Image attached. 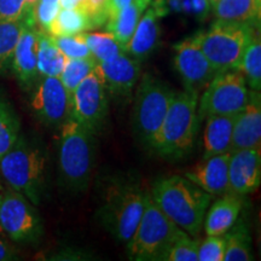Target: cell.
<instances>
[{"label":"cell","mask_w":261,"mask_h":261,"mask_svg":"<svg viewBox=\"0 0 261 261\" xmlns=\"http://www.w3.org/2000/svg\"><path fill=\"white\" fill-rule=\"evenodd\" d=\"M242 149H261V94L249 91V97L236 114L230 152Z\"/></svg>","instance_id":"2e32d148"},{"label":"cell","mask_w":261,"mask_h":261,"mask_svg":"<svg viewBox=\"0 0 261 261\" xmlns=\"http://www.w3.org/2000/svg\"><path fill=\"white\" fill-rule=\"evenodd\" d=\"M0 227L17 243H37L44 233V225L34 204L10 188L0 202Z\"/></svg>","instance_id":"30bf717a"},{"label":"cell","mask_w":261,"mask_h":261,"mask_svg":"<svg viewBox=\"0 0 261 261\" xmlns=\"http://www.w3.org/2000/svg\"><path fill=\"white\" fill-rule=\"evenodd\" d=\"M96 71L109 97L116 100L128 99L140 79V61L123 52L112 62L97 63Z\"/></svg>","instance_id":"5bb4252c"},{"label":"cell","mask_w":261,"mask_h":261,"mask_svg":"<svg viewBox=\"0 0 261 261\" xmlns=\"http://www.w3.org/2000/svg\"><path fill=\"white\" fill-rule=\"evenodd\" d=\"M177 91L154 75L145 74L135 91L132 126L137 139L152 150L156 136Z\"/></svg>","instance_id":"8992f818"},{"label":"cell","mask_w":261,"mask_h":261,"mask_svg":"<svg viewBox=\"0 0 261 261\" xmlns=\"http://www.w3.org/2000/svg\"><path fill=\"white\" fill-rule=\"evenodd\" d=\"M261 182V149L231 152L228 162V192L246 196L256 191Z\"/></svg>","instance_id":"9a60e30c"},{"label":"cell","mask_w":261,"mask_h":261,"mask_svg":"<svg viewBox=\"0 0 261 261\" xmlns=\"http://www.w3.org/2000/svg\"><path fill=\"white\" fill-rule=\"evenodd\" d=\"M46 150L40 142L19 135L0 159V175L10 189L39 205L46 190Z\"/></svg>","instance_id":"3957f363"},{"label":"cell","mask_w":261,"mask_h":261,"mask_svg":"<svg viewBox=\"0 0 261 261\" xmlns=\"http://www.w3.org/2000/svg\"><path fill=\"white\" fill-rule=\"evenodd\" d=\"M149 191L169 220L191 237L200 234L212 195L182 175L159 178Z\"/></svg>","instance_id":"6da1fadb"},{"label":"cell","mask_w":261,"mask_h":261,"mask_svg":"<svg viewBox=\"0 0 261 261\" xmlns=\"http://www.w3.org/2000/svg\"><path fill=\"white\" fill-rule=\"evenodd\" d=\"M24 25L23 19L0 23V73H8L11 70L16 45Z\"/></svg>","instance_id":"f546056e"},{"label":"cell","mask_w":261,"mask_h":261,"mask_svg":"<svg viewBox=\"0 0 261 261\" xmlns=\"http://www.w3.org/2000/svg\"><path fill=\"white\" fill-rule=\"evenodd\" d=\"M173 50V64L180 76L184 89L200 94L215 76L217 70L202 52L195 35L177 42Z\"/></svg>","instance_id":"7c38bea8"},{"label":"cell","mask_w":261,"mask_h":261,"mask_svg":"<svg viewBox=\"0 0 261 261\" xmlns=\"http://www.w3.org/2000/svg\"><path fill=\"white\" fill-rule=\"evenodd\" d=\"M90 19L92 29L107 23L109 16V0H85L80 8Z\"/></svg>","instance_id":"e575fe53"},{"label":"cell","mask_w":261,"mask_h":261,"mask_svg":"<svg viewBox=\"0 0 261 261\" xmlns=\"http://www.w3.org/2000/svg\"><path fill=\"white\" fill-rule=\"evenodd\" d=\"M132 2H135V0H109V16H108V18L114 17L120 10L129 5Z\"/></svg>","instance_id":"f35d334b"},{"label":"cell","mask_w":261,"mask_h":261,"mask_svg":"<svg viewBox=\"0 0 261 261\" xmlns=\"http://www.w3.org/2000/svg\"><path fill=\"white\" fill-rule=\"evenodd\" d=\"M231 152L203 159L202 162L185 172L184 177L212 196L228 192V162Z\"/></svg>","instance_id":"e0dca14e"},{"label":"cell","mask_w":261,"mask_h":261,"mask_svg":"<svg viewBox=\"0 0 261 261\" xmlns=\"http://www.w3.org/2000/svg\"><path fill=\"white\" fill-rule=\"evenodd\" d=\"M178 11H185L196 17H204L212 8L208 0H171Z\"/></svg>","instance_id":"8d00e7d4"},{"label":"cell","mask_w":261,"mask_h":261,"mask_svg":"<svg viewBox=\"0 0 261 261\" xmlns=\"http://www.w3.org/2000/svg\"><path fill=\"white\" fill-rule=\"evenodd\" d=\"M236 114L211 115L205 117L203 130V159L224 154V152H230Z\"/></svg>","instance_id":"44dd1931"},{"label":"cell","mask_w":261,"mask_h":261,"mask_svg":"<svg viewBox=\"0 0 261 261\" xmlns=\"http://www.w3.org/2000/svg\"><path fill=\"white\" fill-rule=\"evenodd\" d=\"M23 9L24 0H0V23L21 21Z\"/></svg>","instance_id":"d590c367"},{"label":"cell","mask_w":261,"mask_h":261,"mask_svg":"<svg viewBox=\"0 0 261 261\" xmlns=\"http://www.w3.org/2000/svg\"><path fill=\"white\" fill-rule=\"evenodd\" d=\"M213 8L217 19L259 24L261 0H218Z\"/></svg>","instance_id":"7402d4cb"},{"label":"cell","mask_w":261,"mask_h":261,"mask_svg":"<svg viewBox=\"0 0 261 261\" xmlns=\"http://www.w3.org/2000/svg\"><path fill=\"white\" fill-rule=\"evenodd\" d=\"M17 259V252L8 242L0 238V261Z\"/></svg>","instance_id":"74e56055"},{"label":"cell","mask_w":261,"mask_h":261,"mask_svg":"<svg viewBox=\"0 0 261 261\" xmlns=\"http://www.w3.org/2000/svg\"><path fill=\"white\" fill-rule=\"evenodd\" d=\"M223 236L225 238V261H250L254 259L249 228L243 219L238 218L233 226Z\"/></svg>","instance_id":"d4e9b609"},{"label":"cell","mask_w":261,"mask_h":261,"mask_svg":"<svg viewBox=\"0 0 261 261\" xmlns=\"http://www.w3.org/2000/svg\"><path fill=\"white\" fill-rule=\"evenodd\" d=\"M85 40L89 46L91 55L98 63H107L112 62L123 54L121 45L117 42L112 33H86L84 32Z\"/></svg>","instance_id":"f1b7e54d"},{"label":"cell","mask_w":261,"mask_h":261,"mask_svg":"<svg viewBox=\"0 0 261 261\" xmlns=\"http://www.w3.org/2000/svg\"><path fill=\"white\" fill-rule=\"evenodd\" d=\"M208 2H210V4H211V6H213L215 3L218 2V0H208Z\"/></svg>","instance_id":"7bdbcfd3"},{"label":"cell","mask_w":261,"mask_h":261,"mask_svg":"<svg viewBox=\"0 0 261 261\" xmlns=\"http://www.w3.org/2000/svg\"><path fill=\"white\" fill-rule=\"evenodd\" d=\"M163 14H165L163 5L158 4H152V6L145 10V12H143L136 31L127 44L126 54H129L130 57L138 61L144 60L150 54H152L159 44V19Z\"/></svg>","instance_id":"d6986e66"},{"label":"cell","mask_w":261,"mask_h":261,"mask_svg":"<svg viewBox=\"0 0 261 261\" xmlns=\"http://www.w3.org/2000/svg\"><path fill=\"white\" fill-rule=\"evenodd\" d=\"M146 2H148V3H149V4H150V3H151V0H146Z\"/></svg>","instance_id":"f6af8a7d"},{"label":"cell","mask_w":261,"mask_h":261,"mask_svg":"<svg viewBox=\"0 0 261 261\" xmlns=\"http://www.w3.org/2000/svg\"><path fill=\"white\" fill-rule=\"evenodd\" d=\"M85 0H60V6L62 9H80Z\"/></svg>","instance_id":"ab89813d"},{"label":"cell","mask_w":261,"mask_h":261,"mask_svg":"<svg viewBox=\"0 0 261 261\" xmlns=\"http://www.w3.org/2000/svg\"><path fill=\"white\" fill-rule=\"evenodd\" d=\"M3 194H4V191L2 190V185H0V202H2V197H3Z\"/></svg>","instance_id":"ee69618b"},{"label":"cell","mask_w":261,"mask_h":261,"mask_svg":"<svg viewBox=\"0 0 261 261\" xmlns=\"http://www.w3.org/2000/svg\"><path fill=\"white\" fill-rule=\"evenodd\" d=\"M136 2H137V3H139V4L142 5L143 8H144V9L148 8V5H149V3L146 2V0H136Z\"/></svg>","instance_id":"60d3db41"},{"label":"cell","mask_w":261,"mask_h":261,"mask_svg":"<svg viewBox=\"0 0 261 261\" xmlns=\"http://www.w3.org/2000/svg\"><path fill=\"white\" fill-rule=\"evenodd\" d=\"M38 40L39 29L25 24L16 45L11 65V70L23 89H29L39 76Z\"/></svg>","instance_id":"ac0fdd59"},{"label":"cell","mask_w":261,"mask_h":261,"mask_svg":"<svg viewBox=\"0 0 261 261\" xmlns=\"http://www.w3.org/2000/svg\"><path fill=\"white\" fill-rule=\"evenodd\" d=\"M98 62L93 57L90 58H74L65 62L63 70L60 75V79L68 92H71L76 89L77 85L83 81L87 75H90L96 68Z\"/></svg>","instance_id":"4dcf8cb0"},{"label":"cell","mask_w":261,"mask_h":261,"mask_svg":"<svg viewBox=\"0 0 261 261\" xmlns=\"http://www.w3.org/2000/svg\"><path fill=\"white\" fill-rule=\"evenodd\" d=\"M31 107L44 125L61 126L70 117V93L60 77L42 76L32 94Z\"/></svg>","instance_id":"4fadbf2b"},{"label":"cell","mask_w":261,"mask_h":261,"mask_svg":"<svg viewBox=\"0 0 261 261\" xmlns=\"http://www.w3.org/2000/svg\"><path fill=\"white\" fill-rule=\"evenodd\" d=\"M39 2H46V3H60V0H39Z\"/></svg>","instance_id":"b9f144b4"},{"label":"cell","mask_w":261,"mask_h":261,"mask_svg":"<svg viewBox=\"0 0 261 261\" xmlns=\"http://www.w3.org/2000/svg\"><path fill=\"white\" fill-rule=\"evenodd\" d=\"M148 191L138 178H114L108 182L97 219L116 241L126 243L132 237L144 211Z\"/></svg>","instance_id":"7a4b0ae2"},{"label":"cell","mask_w":261,"mask_h":261,"mask_svg":"<svg viewBox=\"0 0 261 261\" xmlns=\"http://www.w3.org/2000/svg\"><path fill=\"white\" fill-rule=\"evenodd\" d=\"M90 19L81 9H60L47 28L51 37H65L91 31Z\"/></svg>","instance_id":"484cf974"},{"label":"cell","mask_w":261,"mask_h":261,"mask_svg":"<svg viewBox=\"0 0 261 261\" xmlns=\"http://www.w3.org/2000/svg\"><path fill=\"white\" fill-rule=\"evenodd\" d=\"M255 34L254 24L217 19L207 32L197 33L195 38L204 56L219 73L234 69Z\"/></svg>","instance_id":"52a82bcc"},{"label":"cell","mask_w":261,"mask_h":261,"mask_svg":"<svg viewBox=\"0 0 261 261\" xmlns=\"http://www.w3.org/2000/svg\"><path fill=\"white\" fill-rule=\"evenodd\" d=\"M181 232V228L162 213L148 191L138 226L126 242L127 256L136 261H160L166 248Z\"/></svg>","instance_id":"ba28073f"},{"label":"cell","mask_w":261,"mask_h":261,"mask_svg":"<svg viewBox=\"0 0 261 261\" xmlns=\"http://www.w3.org/2000/svg\"><path fill=\"white\" fill-rule=\"evenodd\" d=\"M234 69L241 71L250 90H261V40L259 33L249 42Z\"/></svg>","instance_id":"4316f807"},{"label":"cell","mask_w":261,"mask_h":261,"mask_svg":"<svg viewBox=\"0 0 261 261\" xmlns=\"http://www.w3.org/2000/svg\"><path fill=\"white\" fill-rule=\"evenodd\" d=\"M94 136L71 116L61 125L58 174L61 184L70 192H81L89 187L96 152Z\"/></svg>","instance_id":"5b68a950"},{"label":"cell","mask_w":261,"mask_h":261,"mask_svg":"<svg viewBox=\"0 0 261 261\" xmlns=\"http://www.w3.org/2000/svg\"><path fill=\"white\" fill-rule=\"evenodd\" d=\"M67 57L55 44L54 38L39 29L38 40V73L39 76H57L63 70Z\"/></svg>","instance_id":"cb8c5ba5"},{"label":"cell","mask_w":261,"mask_h":261,"mask_svg":"<svg viewBox=\"0 0 261 261\" xmlns=\"http://www.w3.org/2000/svg\"><path fill=\"white\" fill-rule=\"evenodd\" d=\"M21 135V123L4 94L0 92V159Z\"/></svg>","instance_id":"83f0119b"},{"label":"cell","mask_w":261,"mask_h":261,"mask_svg":"<svg viewBox=\"0 0 261 261\" xmlns=\"http://www.w3.org/2000/svg\"><path fill=\"white\" fill-rule=\"evenodd\" d=\"M249 90L241 71L228 69L219 71L198 97V119L204 121L211 115L236 114L246 106Z\"/></svg>","instance_id":"9c48e42d"},{"label":"cell","mask_w":261,"mask_h":261,"mask_svg":"<svg viewBox=\"0 0 261 261\" xmlns=\"http://www.w3.org/2000/svg\"><path fill=\"white\" fill-rule=\"evenodd\" d=\"M55 44L62 51L68 60L74 58H90L92 57L86 40H85L84 33L75 35H65V37H52Z\"/></svg>","instance_id":"d6a6232c"},{"label":"cell","mask_w":261,"mask_h":261,"mask_svg":"<svg viewBox=\"0 0 261 261\" xmlns=\"http://www.w3.org/2000/svg\"><path fill=\"white\" fill-rule=\"evenodd\" d=\"M144 10L145 9L135 0L129 5L120 10L114 17L108 18L106 23L107 32L112 33L123 50H126L127 44L132 38L140 16L144 12Z\"/></svg>","instance_id":"603a6c76"},{"label":"cell","mask_w":261,"mask_h":261,"mask_svg":"<svg viewBox=\"0 0 261 261\" xmlns=\"http://www.w3.org/2000/svg\"><path fill=\"white\" fill-rule=\"evenodd\" d=\"M197 254L198 241L182 231L166 248L160 261H197Z\"/></svg>","instance_id":"1f68e13d"},{"label":"cell","mask_w":261,"mask_h":261,"mask_svg":"<svg viewBox=\"0 0 261 261\" xmlns=\"http://www.w3.org/2000/svg\"><path fill=\"white\" fill-rule=\"evenodd\" d=\"M243 197L244 196L226 192L211 205L203 220L207 236H223L233 226L243 208Z\"/></svg>","instance_id":"ffe728a7"},{"label":"cell","mask_w":261,"mask_h":261,"mask_svg":"<svg viewBox=\"0 0 261 261\" xmlns=\"http://www.w3.org/2000/svg\"><path fill=\"white\" fill-rule=\"evenodd\" d=\"M198 97L191 90L175 92L152 148L160 156L180 160L191 154L200 126Z\"/></svg>","instance_id":"277c9868"},{"label":"cell","mask_w":261,"mask_h":261,"mask_svg":"<svg viewBox=\"0 0 261 261\" xmlns=\"http://www.w3.org/2000/svg\"><path fill=\"white\" fill-rule=\"evenodd\" d=\"M70 116L97 135L106 125L109 114V94L96 68L70 94Z\"/></svg>","instance_id":"8fae6325"},{"label":"cell","mask_w":261,"mask_h":261,"mask_svg":"<svg viewBox=\"0 0 261 261\" xmlns=\"http://www.w3.org/2000/svg\"><path fill=\"white\" fill-rule=\"evenodd\" d=\"M225 254L224 236H208L198 243V261H223Z\"/></svg>","instance_id":"836d02e7"}]
</instances>
